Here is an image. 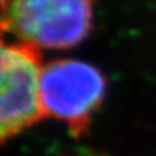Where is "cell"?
<instances>
[{
  "label": "cell",
  "mask_w": 156,
  "mask_h": 156,
  "mask_svg": "<svg viewBox=\"0 0 156 156\" xmlns=\"http://www.w3.org/2000/svg\"><path fill=\"white\" fill-rule=\"evenodd\" d=\"M41 49L3 43L0 54V137L5 143L44 118L40 99Z\"/></svg>",
  "instance_id": "3957f363"
},
{
  "label": "cell",
  "mask_w": 156,
  "mask_h": 156,
  "mask_svg": "<svg viewBox=\"0 0 156 156\" xmlns=\"http://www.w3.org/2000/svg\"><path fill=\"white\" fill-rule=\"evenodd\" d=\"M105 80L94 66L74 59H55L43 66L40 99L44 118L67 125L74 137L88 130L104 97Z\"/></svg>",
  "instance_id": "7a4b0ae2"
},
{
  "label": "cell",
  "mask_w": 156,
  "mask_h": 156,
  "mask_svg": "<svg viewBox=\"0 0 156 156\" xmlns=\"http://www.w3.org/2000/svg\"><path fill=\"white\" fill-rule=\"evenodd\" d=\"M86 156H99V155H86Z\"/></svg>",
  "instance_id": "277c9868"
},
{
  "label": "cell",
  "mask_w": 156,
  "mask_h": 156,
  "mask_svg": "<svg viewBox=\"0 0 156 156\" xmlns=\"http://www.w3.org/2000/svg\"><path fill=\"white\" fill-rule=\"evenodd\" d=\"M2 30L37 48L67 49L89 36L93 0H7Z\"/></svg>",
  "instance_id": "6da1fadb"
}]
</instances>
